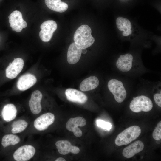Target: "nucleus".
<instances>
[{"label":"nucleus","instance_id":"1","mask_svg":"<svg viewBox=\"0 0 161 161\" xmlns=\"http://www.w3.org/2000/svg\"><path fill=\"white\" fill-rule=\"evenodd\" d=\"M92 30L88 25L79 27L75 32L73 37L74 42L82 49H86L92 46L95 41L91 35Z\"/></svg>","mask_w":161,"mask_h":161},{"label":"nucleus","instance_id":"2","mask_svg":"<svg viewBox=\"0 0 161 161\" xmlns=\"http://www.w3.org/2000/svg\"><path fill=\"white\" fill-rule=\"evenodd\" d=\"M141 132V129L139 126H130L118 134L115 139V143L119 146L127 145L136 139Z\"/></svg>","mask_w":161,"mask_h":161},{"label":"nucleus","instance_id":"3","mask_svg":"<svg viewBox=\"0 0 161 161\" xmlns=\"http://www.w3.org/2000/svg\"><path fill=\"white\" fill-rule=\"evenodd\" d=\"M153 106L151 100L144 95L137 96L133 98L130 103L131 110L134 112L138 113L141 111L148 112L150 111Z\"/></svg>","mask_w":161,"mask_h":161},{"label":"nucleus","instance_id":"4","mask_svg":"<svg viewBox=\"0 0 161 161\" xmlns=\"http://www.w3.org/2000/svg\"><path fill=\"white\" fill-rule=\"evenodd\" d=\"M108 87L117 102L121 103L126 98V92L120 81L114 79H111L108 82Z\"/></svg>","mask_w":161,"mask_h":161},{"label":"nucleus","instance_id":"5","mask_svg":"<svg viewBox=\"0 0 161 161\" xmlns=\"http://www.w3.org/2000/svg\"><path fill=\"white\" fill-rule=\"evenodd\" d=\"M57 27V24L54 20H48L43 22L41 25V30L39 33L41 40L45 42L49 41Z\"/></svg>","mask_w":161,"mask_h":161},{"label":"nucleus","instance_id":"6","mask_svg":"<svg viewBox=\"0 0 161 161\" xmlns=\"http://www.w3.org/2000/svg\"><path fill=\"white\" fill-rule=\"evenodd\" d=\"M35 151L32 145H25L18 148L13 153V157L17 161H27L33 157Z\"/></svg>","mask_w":161,"mask_h":161},{"label":"nucleus","instance_id":"7","mask_svg":"<svg viewBox=\"0 0 161 161\" xmlns=\"http://www.w3.org/2000/svg\"><path fill=\"white\" fill-rule=\"evenodd\" d=\"M8 17L9 22L10 24V26L13 31L20 32L23 28L27 27V22L23 19L21 13L18 11H13Z\"/></svg>","mask_w":161,"mask_h":161},{"label":"nucleus","instance_id":"8","mask_svg":"<svg viewBox=\"0 0 161 161\" xmlns=\"http://www.w3.org/2000/svg\"><path fill=\"white\" fill-rule=\"evenodd\" d=\"M24 64L23 60L17 58L9 64L5 70L6 76L10 79L15 78L21 72Z\"/></svg>","mask_w":161,"mask_h":161},{"label":"nucleus","instance_id":"9","mask_svg":"<svg viewBox=\"0 0 161 161\" xmlns=\"http://www.w3.org/2000/svg\"><path fill=\"white\" fill-rule=\"evenodd\" d=\"M86 123V119L81 117H77L70 118L66 124V128L69 131L72 132L77 137H80L82 135L81 130L78 127H82Z\"/></svg>","mask_w":161,"mask_h":161},{"label":"nucleus","instance_id":"10","mask_svg":"<svg viewBox=\"0 0 161 161\" xmlns=\"http://www.w3.org/2000/svg\"><path fill=\"white\" fill-rule=\"evenodd\" d=\"M54 120V115L51 113H47L37 118L34 121V125L37 130L40 131H44L52 124Z\"/></svg>","mask_w":161,"mask_h":161},{"label":"nucleus","instance_id":"11","mask_svg":"<svg viewBox=\"0 0 161 161\" xmlns=\"http://www.w3.org/2000/svg\"><path fill=\"white\" fill-rule=\"evenodd\" d=\"M42 94L38 90H36L32 93L29 101V105L32 113L34 114H38L42 109L41 101Z\"/></svg>","mask_w":161,"mask_h":161},{"label":"nucleus","instance_id":"12","mask_svg":"<svg viewBox=\"0 0 161 161\" xmlns=\"http://www.w3.org/2000/svg\"><path fill=\"white\" fill-rule=\"evenodd\" d=\"M37 79L33 74L27 73L20 77L17 83L18 89L20 91H24L29 89L37 82Z\"/></svg>","mask_w":161,"mask_h":161},{"label":"nucleus","instance_id":"13","mask_svg":"<svg viewBox=\"0 0 161 161\" xmlns=\"http://www.w3.org/2000/svg\"><path fill=\"white\" fill-rule=\"evenodd\" d=\"M65 94L67 99L72 102L84 104L88 100V97L85 94L74 89H66Z\"/></svg>","mask_w":161,"mask_h":161},{"label":"nucleus","instance_id":"14","mask_svg":"<svg viewBox=\"0 0 161 161\" xmlns=\"http://www.w3.org/2000/svg\"><path fill=\"white\" fill-rule=\"evenodd\" d=\"M55 145L58 152L62 155L67 154L70 152L77 154L80 151L78 147L72 145L71 143L67 140H58L56 142Z\"/></svg>","mask_w":161,"mask_h":161},{"label":"nucleus","instance_id":"15","mask_svg":"<svg viewBox=\"0 0 161 161\" xmlns=\"http://www.w3.org/2000/svg\"><path fill=\"white\" fill-rule=\"evenodd\" d=\"M133 61V57L131 54L120 55L116 61L117 67L122 72H128L131 68Z\"/></svg>","mask_w":161,"mask_h":161},{"label":"nucleus","instance_id":"16","mask_svg":"<svg viewBox=\"0 0 161 161\" xmlns=\"http://www.w3.org/2000/svg\"><path fill=\"white\" fill-rule=\"evenodd\" d=\"M82 49L74 42L69 47L67 53V60L69 63L75 64L79 60L82 53Z\"/></svg>","mask_w":161,"mask_h":161},{"label":"nucleus","instance_id":"17","mask_svg":"<svg viewBox=\"0 0 161 161\" xmlns=\"http://www.w3.org/2000/svg\"><path fill=\"white\" fill-rule=\"evenodd\" d=\"M144 147V144L141 141H136L124 149L122 152L123 155L126 158H131L142 151Z\"/></svg>","mask_w":161,"mask_h":161},{"label":"nucleus","instance_id":"18","mask_svg":"<svg viewBox=\"0 0 161 161\" xmlns=\"http://www.w3.org/2000/svg\"><path fill=\"white\" fill-rule=\"evenodd\" d=\"M116 24L118 29L123 31L122 35L127 36L132 33L131 24L128 19L122 17H119L116 20Z\"/></svg>","mask_w":161,"mask_h":161},{"label":"nucleus","instance_id":"19","mask_svg":"<svg viewBox=\"0 0 161 161\" xmlns=\"http://www.w3.org/2000/svg\"><path fill=\"white\" fill-rule=\"evenodd\" d=\"M17 110L15 106L10 103L5 105L3 108L1 115L3 119L9 122L14 119L17 115Z\"/></svg>","mask_w":161,"mask_h":161},{"label":"nucleus","instance_id":"20","mask_svg":"<svg viewBox=\"0 0 161 161\" xmlns=\"http://www.w3.org/2000/svg\"><path fill=\"white\" fill-rule=\"evenodd\" d=\"M99 80L94 76H90L84 79L80 83V88L83 91H87L94 89L99 85Z\"/></svg>","mask_w":161,"mask_h":161},{"label":"nucleus","instance_id":"21","mask_svg":"<svg viewBox=\"0 0 161 161\" xmlns=\"http://www.w3.org/2000/svg\"><path fill=\"white\" fill-rule=\"evenodd\" d=\"M47 6L52 10L59 13L64 12L68 8L67 4L61 0H45Z\"/></svg>","mask_w":161,"mask_h":161},{"label":"nucleus","instance_id":"22","mask_svg":"<svg viewBox=\"0 0 161 161\" xmlns=\"http://www.w3.org/2000/svg\"><path fill=\"white\" fill-rule=\"evenodd\" d=\"M20 138L17 135L13 134H8L3 137L1 144L4 148L10 145H14L18 144L20 141Z\"/></svg>","mask_w":161,"mask_h":161},{"label":"nucleus","instance_id":"23","mask_svg":"<svg viewBox=\"0 0 161 161\" xmlns=\"http://www.w3.org/2000/svg\"><path fill=\"white\" fill-rule=\"evenodd\" d=\"M27 122L23 120L14 121L12 124L11 132L13 134L19 133L24 131L27 126Z\"/></svg>","mask_w":161,"mask_h":161},{"label":"nucleus","instance_id":"24","mask_svg":"<svg viewBox=\"0 0 161 161\" xmlns=\"http://www.w3.org/2000/svg\"><path fill=\"white\" fill-rule=\"evenodd\" d=\"M153 138L156 140H160L161 139V121L157 124L152 134Z\"/></svg>","mask_w":161,"mask_h":161},{"label":"nucleus","instance_id":"25","mask_svg":"<svg viewBox=\"0 0 161 161\" xmlns=\"http://www.w3.org/2000/svg\"><path fill=\"white\" fill-rule=\"evenodd\" d=\"M96 123L98 127L106 130L109 131L112 127V125L110 123L100 119L97 120Z\"/></svg>","mask_w":161,"mask_h":161},{"label":"nucleus","instance_id":"26","mask_svg":"<svg viewBox=\"0 0 161 161\" xmlns=\"http://www.w3.org/2000/svg\"><path fill=\"white\" fill-rule=\"evenodd\" d=\"M154 99L156 103L159 107L161 106V94L156 93L154 96Z\"/></svg>","mask_w":161,"mask_h":161},{"label":"nucleus","instance_id":"27","mask_svg":"<svg viewBox=\"0 0 161 161\" xmlns=\"http://www.w3.org/2000/svg\"><path fill=\"white\" fill-rule=\"evenodd\" d=\"M55 161H65L66 160L62 157H59L57 158L55 160Z\"/></svg>","mask_w":161,"mask_h":161},{"label":"nucleus","instance_id":"28","mask_svg":"<svg viewBox=\"0 0 161 161\" xmlns=\"http://www.w3.org/2000/svg\"><path fill=\"white\" fill-rule=\"evenodd\" d=\"M87 50L86 49H82V53L83 54H85L87 53Z\"/></svg>","mask_w":161,"mask_h":161}]
</instances>
